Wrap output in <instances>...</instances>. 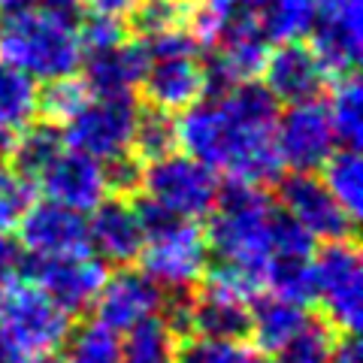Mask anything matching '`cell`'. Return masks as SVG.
<instances>
[{
  "label": "cell",
  "mask_w": 363,
  "mask_h": 363,
  "mask_svg": "<svg viewBox=\"0 0 363 363\" xmlns=\"http://www.w3.org/2000/svg\"><path fill=\"white\" fill-rule=\"evenodd\" d=\"M276 118L279 104L260 82L221 85L173 118L176 149L230 179V185L267 188L285 173Z\"/></svg>",
  "instance_id": "6da1fadb"
},
{
  "label": "cell",
  "mask_w": 363,
  "mask_h": 363,
  "mask_svg": "<svg viewBox=\"0 0 363 363\" xmlns=\"http://www.w3.org/2000/svg\"><path fill=\"white\" fill-rule=\"evenodd\" d=\"M0 61L33 82L76 76L82 67V43L73 9L55 0L21 6L0 16Z\"/></svg>",
  "instance_id": "7a4b0ae2"
},
{
  "label": "cell",
  "mask_w": 363,
  "mask_h": 363,
  "mask_svg": "<svg viewBox=\"0 0 363 363\" xmlns=\"http://www.w3.org/2000/svg\"><path fill=\"white\" fill-rule=\"evenodd\" d=\"M276 218L279 206L264 188L230 185L221 191L215 209L209 212V257L224 269L252 279L264 291V276L276 245Z\"/></svg>",
  "instance_id": "3957f363"
},
{
  "label": "cell",
  "mask_w": 363,
  "mask_h": 363,
  "mask_svg": "<svg viewBox=\"0 0 363 363\" xmlns=\"http://www.w3.org/2000/svg\"><path fill=\"white\" fill-rule=\"evenodd\" d=\"M145 221V245L140 252V269L161 288L169 300L188 297L200 288L209 272V242L206 230L197 221L167 218L136 200Z\"/></svg>",
  "instance_id": "277c9868"
},
{
  "label": "cell",
  "mask_w": 363,
  "mask_h": 363,
  "mask_svg": "<svg viewBox=\"0 0 363 363\" xmlns=\"http://www.w3.org/2000/svg\"><path fill=\"white\" fill-rule=\"evenodd\" d=\"M140 43L149 52V64L140 82V94L145 97L149 109L179 116L212 91L206 61H203L200 43L191 28Z\"/></svg>",
  "instance_id": "5b68a950"
},
{
  "label": "cell",
  "mask_w": 363,
  "mask_h": 363,
  "mask_svg": "<svg viewBox=\"0 0 363 363\" xmlns=\"http://www.w3.org/2000/svg\"><path fill=\"white\" fill-rule=\"evenodd\" d=\"M136 194L143 206L167 218L200 221L209 218L221 197V176H215L197 157L173 149L140 167Z\"/></svg>",
  "instance_id": "8992f818"
},
{
  "label": "cell",
  "mask_w": 363,
  "mask_h": 363,
  "mask_svg": "<svg viewBox=\"0 0 363 363\" xmlns=\"http://www.w3.org/2000/svg\"><path fill=\"white\" fill-rule=\"evenodd\" d=\"M0 327L21 357L55 354L73 333V315L55 303L33 279H16L0 294Z\"/></svg>",
  "instance_id": "52a82bcc"
},
{
  "label": "cell",
  "mask_w": 363,
  "mask_h": 363,
  "mask_svg": "<svg viewBox=\"0 0 363 363\" xmlns=\"http://www.w3.org/2000/svg\"><path fill=\"white\" fill-rule=\"evenodd\" d=\"M321 321L336 333H357L363 321V260L354 236L333 240L315 248L312 257V297Z\"/></svg>",
  "instance_id": "ba28073f"
},
{
  "label": "cell",
  "mask_w": 363,
  "mask_h": 363,
  "mask_svg": "<svg viewBox=\"0 0 363 363\" xmlns=\"http://www.w3.org/2000/svg\"><path fill=\"white\" fill-rule=\"evenodd\" d=\"M140 109L143 106L133 97H88L61 124L64 145L94 157L104 167L133 157Z\"/></svg>",
  "instance_id": "9c48e42d"
},
{
  "label": "cell",
  "mask_w": 363,
  "mask_h": 363,
  "mask_svg": "<svg viewBox=\"0 0 363 363\" xmlns=\"http://www.w3.org/2000/svg\"><path fill=\"white\" fill-rule=\"evenodd\" d=\"M276 149L279 161L291 173H318L336 149V130L327 116L324 100L291 104L276 118Z\"/></svg>",
  "instance_id": "30bf717a"
},
{
  "label": "cell",
  "mask_w": 363,
  "mask_h": 363,
  "mask_svg": "<svg viewBox=\"0 0 363 363\" xmlns=\"http://www.w3.org/2000/svg\"><path fill=\"white\" fill-rule=\"evenodd\" d=\"M169 306V297L145 276L143 269L118 267V272L106 276L94 300V321L109 327L112 333H128L136 324L161 318Z\"/></svg>",
  "instance_id": "8fae6325"
},
{
  "label": "cell",
  "mask_w": 363,
  "mask_h": 363,
  "mask_svg": "<svg viewBox=\"0 0 363 363\" xmlns=\"http://www.w3.org/2000/svg\"><path fill=\"white\" fill-rule=\"evenodd\" d=\"M33 188H40L45 200L82 215L97 209L112 194L106 167L67 145L33 176Z\"/></svg>",
  "instance_id": "7c38bea8"
},
{
  "label": "cell",
  "mask_w": 363,
  "mask_h": 363,
  "mask_svg": "<svg viewBox=\"0 0 363 363\" xmlns=\"http://www.w3.org/2000/svg\"><path fill=\"white\" fill-rule=\"evenodd\" d=\"M276 206L291 221H297L315 242L348 240L354 230V218L333 200L315 173H291L288 179H281Z\"/></svg>",
  "instance_id": "4fadbf2b"
},
{
  "label": "cell",
  "mask_w": 363,
  "mask_h": 363,
  "mask_svg": "<svg viewBox=\"0 0 363 363\" xmlns=\"http://www.w3.org/2000/svg\"><path fill=\"white\" fill-rule=\"evenodd\" d=\"M18 248L30 260H58L85 255L88 248V218L82 212L58 206L52 200L33 203L18 221Z\"/></svg>",
  "instance_id": "5bb4252c"
},
{
  "label": "cell",
  "mask_w": 363,
  "mask_h": 363,
  "mask_svg": "<svg viewBox=\"0 0 363 363\" xmlns=\"http://www.w3.org/2000/svg\"><path fill=\"white\" fill-rule=\"evenodd\" d=\"M264 85L276 104H306V100H321L324 88L330 85V70L318 58V52L309 43L291 40V43H276L267 55L264 70Z\"/></svg>",
  "instance_id": "9a60e30c"
},
{
  "label": "cell",
  "mask_w": 363,
  "mask_h": 363,
  "mask_svg": "<svg viewBox=\"0 0 363 363\" xmlns=\"http://www.w3.org/2000/svg\"><path fill=\"white\" fill-rule=\"evenodd\" d=\"M88 248L109 267H130L145 245L143 212L128 194H109L88 215Z\"/></svg>",
  "instance_id": "2e32d148"
},
{
  "label": "cell",
  "mask_w": 363,
  "mask_h": 363,
  "mask_svg": "<svg viewBox=\"0 0 363 363\" xmlns=\"http://www.w3.org/2000/svg\"><path fill=\"white\" fill-rule=\"evenodd\" d=\"M309 37L330 76L354 73L363 49V0H318Z\"/></svg>",
  "instance_id": "e0dca14e"
},
{
  "label": "cell",
  "mask_w": 363,
  "mask_h": 363,
  "mask_svg": "<svg viewBox=\"0 0 363 363\" xmlns=\"http://www.w3.org/2000/svg\"><path fill=\"white\" fill-rule=\"evenodd\" d=\"M30 264H33L30 279L73 318L94 306L97 294L109 276L106 264L91 252L58 257V260H30Z\"/></svg>",
  "instance_id": "ac0fdd59"
},
{
  "label": "cell",
  "mask_w": 363,
  "mask_h": 363,
  "mask_svg": "<svg viewBox=\"0 0 363 363\" xmlns=\"http://www.w3.org/2000/svg\"><path fill=\"white\" fill-rule=\"evenodd\" d=\"M145 64H149L145 45L136 37H128L109 49L88 52L82 58V82L91 97H133L140 91Z\"/></svg>",
  "instance_id": "d6986e66"
},
{
  "label": "cell",
  "mask_w": 363,
  "mask_h": 363,
  "mask_svg": "<svg viewBox=\"0 0 363 363\" xmlns=\"http://www.w3.org/2000/svg\"><path fill=\"white\" fill-rule=\"evenodd\" d=\"M309 309L300 300H288L269 291L257 294V300L252 303V321H248V336L255 339L252 348L276 354L309 324Z\"/></svg>",
  "instance_id": "ffe728a7"
},
{
  "label": "cell",
  "mask_w": 363,
  "mask_h": 363,
  "mask_svg": "<svg viewBox=\"0 0 363 363\" xmlns=\"http://www.w3.org/2000/svg\"><path fill=\"white\" fill-rule=\"evenodd\" d=\"M33 121H40V82L0 61V152L9 155Z\"/></svg>",
  "instance_id": "44dd1931"
},
{
  "label": "cell",
  "mask_w": 363,
  "mask_h": 363,
  "mask_svg": "<svg viewBox=\"0 0 363 363\" xmlns=\"http://www.w3.org/2000/svg\"><path fill=\"white\" fill-rule=\"evenodd\" d=\"M179 333L167 318L136 324L118 342V363H176Z\"/></svg>",
  "instance_id": "7402d4cb"
},
{
  "label": "cell",
  "mask_w": 363,
  "mask_h": 363,
  "mask_svg": "<svg viewBox=\"0 0 363 363\" xmlns=\"http://www.w3.org/2000/svg\"><path fill=\"white\" fill-rule=\"evenodd\" d=\"M327 116L336 130V140L342 149H357L363 140V88L357 73L339 76L330 88Z\"/></svg>",
  "instance_id": "603a6c76"
},
{
  "label": "cell",
  "mask_w": 363,
  "mask_h": 363,
  "mask_svg": "<svg viewBox=\"0 0 363 363\" xmlns=\"http://www.w3.org/2000/svg\"><path fill=\"white\" fill-rule=\"evenodd\" d=\"M315 13H318V0H264L257 21L264 37L276 45V43L309 37Z\"/></svg>",
  "instance_id": "cb8c5ba5"
},
{
  "label": "cell",
  "mask_w": 363,
  "mask_h": 363,
  "mask_svg": "<svg viewBox=\"0 0 363 363\" xmlns=\"http://www.w3.org/2000/svg\"><path fill=\"white\" fill-rule=\"evenodd\" d=\"M321 173H324L321 179L324 188L357 221L363 212V161L357 149H336L330 161L321 167Z\"/></svg>",
  "instance_id": "d4e9b609"
},
{
  "label": "cell",
  "mask_w": 363,
  "mask_h": 363,
  "mask_svg": "<svg viewBox=\"0 0 363 363\" xmlns=\"http://www.w3.org/2000/svg\"><path fill=\"white\" fill-rule=\"evenodd\" d=\"M191 18H194L191 0H140L124 25H130L136 40H152L161 33L191 28Z\"/></svg>",
  "instance_id": "484cf974"
},
{
  "label": "cell",
  "mask_w": 363,
  "mask_h": 363,
  "mask_svg": "<svg viewBox=\"0 0 363 363\" xmlns=\"http://www.w3.org/2000/svg\"><path fill=\"white\" fill-rule=\"evenodd\" d=\"M176 363H257V351L245 339L188 333L179 339Z\"/></svg>",
  "instance_id": "4316f807"
},
{
  "label": "cell",
  "mask_w": 363,
  "mask_h": 363,
  "mask_svg": "<svg viewBox=\"0 0 363 363\" xmlns=\"http://www.w3.org/2000/svg\"><path fill=\"white\" fill-rule=\"evenodd\" d=\"M336 336L339 333L330 324L312 315L309 324L272 357H276V363H333Z\"/></svg>",
  "instance_id": "83f0119b"
},
{
  "label": "cell",
  "mask_w": 363,
  "mask_h": 363,
  "mask_svg": "<svg viewBox=\"0 0 363 363\" xmlns=\"http://www.w3.org/2000/svg\"><path fill=\"white\" fill-rule=\"evenodd\" d=\"M33 182L0 157V236L13 233L25 212L33 206Z\"/></svg>",
  "instance_id": "f1b7e54d"
},
{
  "label": "cell",
  "mask_w": 363,
  "mask_h": 363,
  "mask_svg": "<svg viewBox=\"0 0 363 363\" xmlns=\"http://www.w3.org/2000/svg\"><path fill=\"white\" fill-rule=\"evenodd\" d=\"M118 333L109 327L91 321L70 333L67 339V360L64 363H118Z\"/></svg>",
  "instance_id": "f546056e"
},
{
  "label": "cell",
  "mask_w": 363,
  "mask_h": 363,
  "mask_svg": "<svg viewBox=\"0 0 363 363\" xmlns=\"http://www.w3.org/2000/svg\"><path fill=\"white\" fill-rule=\"evenodd\" d=\"M176 149V128H173V116L155 109H140V121H136V136H133V157L140 164L161 157L167 152Z\"/></svg>",
  "instance_id": "4dcf8cb0"
},
{
  "label": "cell",
  "mask_w": 363,
  "mask_h": 363,
  "mask_svg": "<svg viewBox=\"0 0 363 363\" xmlns=\"http://www.w3.org/2000/svg\"><path fill=\"white\" fill-rule=\"evenodd\" d=\"M91 94L82 79L67 76V79H55V82H45V88H40V118L61 124L73 116V112L85 104Z\"/></svg>",
  "instance_id": "1f68e13d"
},
{
  "label": "cell",
  "mask_w": 363,
  "mask_h": 363,
  "mask_svg": "<svg viewBox=\"0 0 363 363\" xmlns=\"http://www.w3.org/2000/svg\"><path fill=\"white\" fill-rule=\"evenodd\" d=\"M58 4L79 9V13H85V16H104V18L124 21L136 9L140 0H58Z\"/></svg>",
  "instance_id": "d6a6232c"
},
{
  "label": "cell",
  "mask_w": 363,
  "mask_h": 363,
  "mask_svg": "<svg viewBox=\"0 0 363 363\" xmlns=\"http://www.w3.org/2000/svg\"><path fill=\"white\" fill-rule=\"evenodd\" d=\"M21 260L25 255H21L18 242H9L6 236H0V294L21 276Z\"/></svg>",
  "instance_id": "836d02e7"
},
{
  "label": "cell",
  "mask_w": 363,
  "mask_h": 363,
  "mask_svg": "<svg viewBox=\"0 0 363 363\" xmlns=\"http://www.w3.org/2000/svg\"><path fill=\"white\" fill-rule=\"evenodd\" d=\"M333 363H363V348L357 333H339L333 348Z\"/></svg>",
  "instance_id": "e575fe53"
},
{
  "label": "cell",
  "mask_w": 363,
  "mask_h": 363,
  "mask_svg": "<svg viewBox=\"0 0 363 363\" xmlns=\"http://www.w3.org/2000/svg\"><path fill=\"white\" fill-rule=\"evenodd\" d=\"M0 363H25L21 351L13 345V339L4 333V327H0Z\"/></svg>",
  "instance_id": "d590c367"
},
{
  "label": "cell",
  "mask_w": 363,
  "mask_h": 363,
  "mask_svg": "<svg viewBox=\"0 0 363 363\" xmlns=\"http://www.w3.org/2000/svg\"><path fill=\"white\" fill-rule=\"evenodd\" d=\"M33 4H43V0H0V16L21 9V6H33Z\"/></svg>",
  "instance_id": "8d00e7d4"
},
{
  "label": "cell",
  "mask_w": 363,
  "mask_h": 363,
  "mask_svg": "<svg viewBox=\"0 0 363 363\" xmlns=\"http://www.w3.org/2000/svg\"><path fill=\"white\" fill-rule=\"evenodd\" d=\"M25 363H61V360H55L52 354H45V357H30V360H25Z\"/></svg>",
  "instance_id": "74e56055"
}]
</instances>
